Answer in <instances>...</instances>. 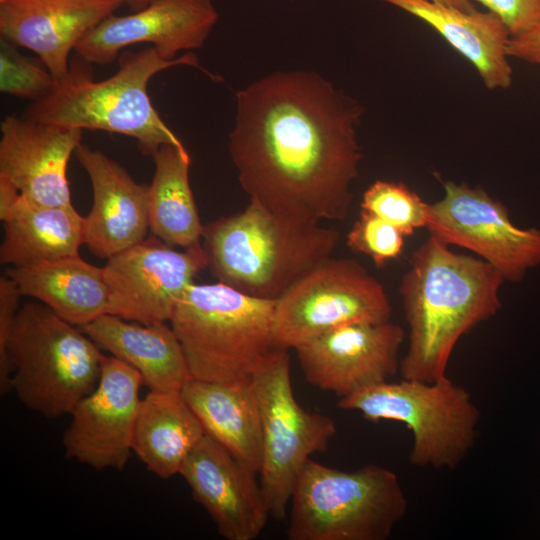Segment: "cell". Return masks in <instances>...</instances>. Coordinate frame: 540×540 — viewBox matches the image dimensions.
I'll use <instances>...</instances> for the list:
<instances>
[{
  "instance_id": "cell-1",
  "label": "cell",
  "mask_w": 540,
  "mask_h": 540,
  "mask_svg": "<svg viewBox=\"0 0 540 540\" xmlns=\"http://www.w3.org/2000/svg\"><path fill=\"white\" fill-rule=\"evenodd\" d=\"M363 113L309 70L276 71L239 90L228 151L250 201L301 220H345L362 159Z\"/></svg>"
},
{
  "instance_id": "cell-2",
  "label": "cell",
  "mask_w": 540,
  "mask_h": 540,
  "mask_svg": "<svg viewBox=\"0 0 540 540\" xmlns=\"http://www.w3.org/2000/svg\"><path fill=\"white\" fill-rule=\"evenodd\" d=\"M504 281L481 258L456 253L429 235L412 253L399 287L409 326L408 349L399 366L402 378L446 376L460 338L500 310Z\"/></svg>"
},
{
  "instance_id": "cell-3",
  "label": "cell",
  "mask_w": 540,
  "mask_h": 540,
  "mask_svg": "<svg viewBox=\"0 0 540 540\" xmlns=\"http://www.w3.org/2000/svg\"><path fill=\"white\" fill-rule=\"evenodd\" d=\"M118 60L116 73L96 81L91 63L75 55L67 74L47 96L28 105L23 116L69 128L125 135L135 139L139 150L148 156L163 145L184 146L154 108L148 84L157 73L175 66H191L215 77L201 67L192 52L170 60L148 46L122 52Z\"/></svg>"
},
{
  "instance_id": "cell-4",
  "label": "cell",
  "mask_w": 540,
  "mask_h": 540,
  "mask_svg": "<svg viewBox=\"0 0 540 540\" xmlns=\"http://www.w3.org/2000/svg\"><path fill=\"white\" fill-rule=\"evenodd\" d=\"M207 268L246 295L277 300L332 257L340 233L319 222L276 214L254 201L204 226Z\"/></svg>"
},
{
  "instance_id": "cell-5",
  "label": "cell",
  "mask_w": 540,
  "mask_h": 540,
  "mask_svg": "<svg viewBox=\"0 0 540 540\" xmlns=\"http://www.w3.org/2000/svg\"><path fill=\"white\" fill-rule=\"evenodd\" d=\"M276 300L246 295L224 283L191 284L170 325L192 378L213 382L251 379L275 350Z\"/></svg>"
},
{
  "instance_id": "cell-6",
  "label": "cell",
  "mask_w": 540,
  "mask_h": 540,
  "mask_svg": "<svg viewBox=\"0 0 540 540\" xmlns=\"http://www.w3.org/2000/svg\"><path fill=\"white\" fill-rule=\"evenodd\" d=\"M290 502V540H385L408 507L393 471L375 464L344 471L311 458Z\"/></svg>"
},
{
  "instance_id": "cell-7",
  "label": "cell",
  "mask_w": 540,
  "mask_h": 540,
  "mask_svg": "<svg viewBox=\"0 0 540 540\" xmlns=\"http://www.w3.org/2000/svg\"><path fill=\"white\" fill-rule=\"evenodd\" d=\"M104 354L77 326L39 301L18 310L9 342L11 389L46 418L70 414L96 387Z\"/></svg>"
},
{
  "instance_id": "cell-8",
  "label": "cell",
  "mask_w": 540,
  "mask_h": 540,
  "mask_svg": "<svg viewBox=\"0 0 540 540\" xmlns=\"http://www.w3.org/2000/svg\"><path fill=\"white\" fill-rule=\"evenodd\" d=\"M338 406L369 421L405 425L412 434L409 461L420 468L460 465L474 446L481 419L470 392L447 375L434 381H386L340 398Z\"/></svg>"
},
{
  "instance_id": "cell-9",
  "label": "cell",
  "mask_w": 540,
  "mask_h": 540,
  "mask_svg": "<svg viewBox=\"0 0 540 540\" xmlns=\"http://www.w3.org/2000/svg\"><path fill=\"white\" fill-rule=\"evenodd\" d=\"M289 360L288 350L275 349L252 377L262 428L260 485L277 520L284 519L310 456L325 451L337 431L332 418L298 403Z\"/></svg>"
},
{
  "instance_id": "cell-10",
  "label": "cell",
  "mask_w": 540,
  "mask_h": 540,
  "mask_svg": "<svg viewBox=\"0 0 540 540\" xmlns=\"http://www.w3.org/2000/svg\"><path fill=\"white\" fill-rule=\"evenodd\" d=\"M383 285L353 259L329 258L276 300L273 343L289 350L340 326L390 321Z\"/></svg>"
},
{
  "instance_id": "cell-11",
  "label": "cell",
  "mask_w": 540,
  "mask_h": 540,
  "mask_svg": "<svg viewBox=\"0 0 540 540\" xmlns=\"http://www.w3.org/2000/svg\"><path fill=\"white\" fill-rule=\"evenodd\" d=\"M441 199L429 204L426 229L443 243L465 248L520 282L540 264V230L513 224L506 206L483 188L445 181Z\"/></svg>"
},
{
  "instance_id": "cell-12",
  "label": "cell",
  "mask_w": 540,
  "mask_h": 540,
  "mask_svg": "<svg viewBox=\"0 0 540 540\" xmlns=\"http://www.w3.org/2000/svg\"><path fill=\"white\" fill-rule=\"evenodd\" d=\"M203 245L178 251L157 237L107 259V314L144 325L170 322L194 278L207 268Z\"/></svg>"
},
{
  "instance_id": "cell-13",
  "label": "cell",
  "mask_w": 540,
  "mask_h": 540,
  "mask_svg": "<svg viewBox=\"0 0 540 540\" xmlns=\"http://www.w3.org/2000/svg\"><path fill=\"white\" fill-rule=\"evenodd\" d=\"M144 384L125 361L103 355L96 387L74 407L62 443L65 455L96 470L121 471L130 458Z\"/></svg>"
},
{
  "instance_id": "cell-14",
  "label": "cell",
  "mask_w": 540,
  "mask_h": 540,
  "mask_svg": "<svg viewBox=\"0 0 540 540\" xmlns=\"http://www.w3.org/2000/svg\"><path fill=\"white\" fill-rule=\"evenodd\" d=\"M403 328L391 321L332 329L295 350L306 381L339 398L388 381L399 371Z\"/></svg>"
},
{
  "instance_id": "cell-15",
  "label": "cell",
  "mask_w": 540,
  "mask_h": 540,
  "mask_svg": "<svg viewBox=\"0 0 540 540\" xmlns=\"http://www.w3.org/2000/svg\"><path fill=\"white\" fill-rule=\"evenodd\" d=\"M219 15L212 0H157L128 15H110L91 29L75 53L91 64L106 65L128 46L148 43L165 58L201 48Z\"/></svg>"
},
{
  "instance_id": "cell-16",
  "label": "cell",
  "mask_w": 540,
  "mask_h": 540,
  "mask_svg": "<svg viewBox=\"0 0 540 540\" xmlns=\"http://www.w3.org/2000/svg\"><path fill=\"white\" fill-rule=\"evenodd\" d=\"M179 474L227 540H254L270 511L257 472L209 435L189 453Z\"/></svg>"
},
{
  "instance_id": "cell-17",
  "label": "cell",
  "mask_w": 540,
  "mask_h": 540,
  "mask_svg": "<svg viewBox=\"0 0 540 540\" xmlns=\"http://www.w3.org/2000/svg\"><path fill=\"white\" fill-rule=\"evenodd\" d=\"M0 131V177L31 203L73 206L67 167L83 130L9 115Z\"/></svg>"
},
{
  "instance_id": "cell-18",
  "label": "cell",
  "mask_w": 540,
  "mask_h": 540,
  "mask_svg": "<svg viewBox=\"0 0 540 540\" xmlns=\"http://www.w3.org/2000/svg\"><path fill=\"white\" fill-rule=\"evenodd\" d=\"M121 5L120 0H0L1 38L33 51L59 81L83 36Z\"/></svg>"
},
{
  "instance_id": "cell-19",
  "label": "cell",
  "mask_w": 540,
  "mask_h": 540,
  "mask_svg": "<svg viewBox=\"0 0 540 540\" xmlns=\"http://www.w3.org/2000/svg\"><path fill=\"white\" fill-rule=\"evenodd\" d=\"M76 157L93 191L91 209L83 223V244L99 258L109 259L147 237L148 186L102 151L80 143Z\"/></svg>"
},
{
  "instance_id": "cell-20",
  "label": "cell",
  "mask_w": 540,
  "mask_h": 540,
  "mask_svg": "<svg viewBox=\"0 0 540 540\" xmlns=\"http://www.w3.org/2000/svg\"><path fill=\"white\" fill-rule=\"evenodd\" d=\"M418 18L433 28L477 71L490 90L507 89L513 72L507 46L511 34L490 11H463L430 0H379Z\"/></svg>"
},
{
  "instance_id": "cell-21",
  "label": "cell",
  "mask_w": 540,
  "mask_h": 540,
  "mask_svg": "<svg viewBox=\"0 0 540 540\" xmlns=\"http://www.w3.org/2000/svg\"><path fill=\"white\" fill-rule=\"evenodd\" d=\"M83 331L99 347L134 367L150 391H181L192 378L181 343L167 323L134 324L104 314Z\"/></svg>"
},
{
  "instance_id": "cell-22",
  "label": "cell",
  "mask_w": 540,
  "mask_h": 540,
  "mask_svg": "<svg viewBox=\"0 0 540 540\" xmlns=\"http://www.w3.org/2000/svg\"><path fill=\"white\" fill-rule=\"evenodd\" d=\"M6 274L22 296L43 303L77 327L83 328L107 314L108 287L103 267L79 255L11 266Z\"/></svg>"
},
{
  "instance_id": "cell-23",
  "label": "cell",
  "mask_w": 540,
  "mask_h": 540,
  "mask_svg": "<svg viewBox=\"0 0 540 540\" xmlns=\"http://www.w3.org/2000/svg\"><path fill=\"white\" fill-rule=\"evenodd\" d=\"M181 393L205 433L259 474L262 428L252 378L236 382L191 378Z\"/></svg>"
},
{
  "instance_id": "cell-24",
  "label": "cell",
  "mask_w": 540,
  "mask_h": 540,
  "mask_svg": "<svg viewBox=\"0 0 540 540\" xmlns=\"http://www.w3.org/2000/svg\"><path fill=\"white\" fill-rule=\"evenodd\" d=\"M205 434L181 391H150L140 403L132 450L150 472L168 479Z\"/></svg>"
},
{
  "instance_id": "cell-25",
  "label": "cell",
  "mask_w": 540,
  "mask_h": 540,
  "mask_svg": "<svg viewBox=\"0 0 540 540\" xmlns=\"http://www.w3.org/2000/svg\"><path fill=\"white\" fill-rule=\"evenodd\" d=\"M0 220L4 226L3 265L23 266L79 255L84 217L73 206H42L20 194Z\"/></svg>"
},
{
  "instance_id": "cell-26",
  "label": "cell",
  "mask_w": 540,
  "mask_h": 540,
  "mask_svg": "<svg viewBox=\"0 0 540 540\" xmlns=\"http://www.w3.org/2000/svg\"><path fill=\"white\" fill-rule=\"evenodd\" d=\"M152 158L155 169L147 195L149 230L172 247L202 245L204 225L190 186L187 149L163 145Z\"/></svg>"
},
{
  "instance_id": "cell-27",
  "label": "cell",
  "mask_w": 540,
  "mask_h": 540,
  "mask_svg": "<svg viewBox=\"0 0 540 540\" xmlns=\"http://www.w3.org/2000/svg\"><path fill=\"white\" fill-rule=\"evenodd\" d=\"M361 211L397 228L404 236L426 228L429 203L401 182L377 180L363 193Z\"/></svg>"
},
{
  "instance_id": "cell-28",
  "label": "cell",
  "mask_w": 540,
  "mask_h": 540,
  "mask_svg": "<svg viewBox=\"0 0 540 540\" xmlns=\"http://www.w3.org/2000/svg\"><path fill=\"white\" fill-rule=\"evenodd\" d=\"M14 44L1 38L0 90L4 94L38 101L57 81L42 61L21 54Z\"/></svg>"
},
{
  "instance_id": "cell-29",
  "label": "cell",
  "mask_w": 540,
  "mask_h": 540,
  "mask_svg": "<svg viewBox=\"0 0 540 540\" xmlns=\"http://www.w3.org/2000/svg\"><path fill=\"white\" fill-rule=\"evenodd\" d=\"M404 235L393 225L364 211L346 236L347 246L383 267L397 259L404 247Z\"/></svg>"
},
{
  "instance_id": "cell-30",
  "label": "cell",
  "mask_w": 540,
  "mask_h": 540,
  "mask_svg": "<svg viewBox=\"0 0 540 540\" xmlns=\"http://www.w3.org/2000/svg\"><path fill=\"white\" fill-rule=\"evenodd\" d=\"M21 293L6 273L0 277V391L11 390L13 369L9 357V342L14 321L19 310Z\"/></svg>"
},
{
  "instance_id": "cell-31",
  "label": "cell",
  "mask_w": 540,
  "mask_h": 540,
  "mask_svg": "<svg viewBox=\"0 0 540 540\" xmlns=\"http://www.w3.org/2000/svg\"><path fill=\"white\" fill-rule=\"evenodd\" d=\"M496 14L507 26L511 36L527 32L540 25V0H474Z\"/></svg>"
},
{
  "instance_id": "cell-32",
  "label": "cell",
  "mask_w": 540,
  "mask_h": 540,
  "mask_svg": "<svg viewBox=\"0 0 540 540\" xmlns=\"http://www.w3.org/2000/svg\"><path fill=\"white\" fill-rule=\"evenodd\" d=\"M508 56L540 67V25L522 34L511 36Z\"/></svg>"
},
{
  "instance_id": "cell-33",
  "label": "cell",
  "mask_w": 540,
  "mask_h": 540,
  "mask_svg": "<svg viewBox=\"0 0 540 540\" xmlns=\"http://www.w3.org/2000/svg\"><path fill=\"white\" fill-rule=\"evenodd\" d=\"M19 195V191L9 181L0 177V217L7 212Z\"/></svg>"
},
{
  "instance_id": "cell-34",
  "label": "cell",
  "mask_w": 540,
  "mask_h": 540,
  "mask_svg": "<svg viewBox=\"0 0 540 540\" xmlns=\"http://www.w3.org/2000/svg\"><path fill=\"white\" fill-rule=\"evenodd\" d=\"M438 4L457 8L463 11H474L476 7L472 0H430Z\"/></svg>"
},
{
  "instance_id": "cell-35",
  "label": "cell",
  "mask_w": 540,
  "mask_h": 540,
  "mask_svg": "<svg viewBox=\"0 0 540 540\" xmlns=\"http://www.w3.org/2000/svg\"><path fill=\"white\" fill-rule=\"evenodd\" d=\"M122 4H126L132 12L139 11L157 0H120Z\"/></svg>"
}]
</instances>
